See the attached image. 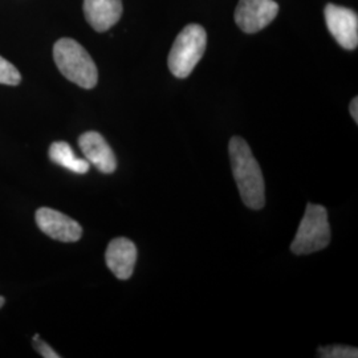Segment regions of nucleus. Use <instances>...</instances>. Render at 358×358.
<instances>
[{"label": "nucleus", "instance_id": "f257e3e1", "mask_svg": "<svg viewBox=\"0 0 358 358\" xmlns=\"http://www.w3.org/2000/svg\"><path fill=\"white\" fill-rule=\"evenodd\" d=\"M229 152L232 174L244 205L252 210L263 208L266 205V185L251 148L242 137H232Z\"/></svg>", "mask_w": 358, "mask_h": 358}, {"label": "nucleus", "instance_id": "f03ea898", "mask_svg": "<svg viewBox=\"0 0 358 358\" xmlns=\"http://www.w3.org/2000/svg\"><path fill=\"white\" fill-rule=\"evenodd\" d=\"M53 59L62 75L84 90L97 85L99 72L87 50L73 38L57 40L53 45Z\"/></svg>", "mask_w": 358, "mask_h": 358}, {"label": "nucleus", "instance_id": "7ed1b4c3", "mask_svg": "<svg viewBox=\"0 0 358 358\" xmlns=\"http://www.w3.org/2000/svg\"><path fill=\"white\" fill-rule=\"evenodd\" d=\"M207 45V34L199 24L185 27L176 38L169 55V69L178 78L192 75L194 68L203 57Z\"/></svg>", "mask_w": 358, "mask_h": 358}, {"label": "nucleus", "instance_id": "20e7f679", "mask_svg": "<svg viewBox=\"0 0 358 358\" xmlns=\"http://www.w3.org/2000/svg\"><path fill=\"white\" fill-rule=\"evenodd\" d=\"M329 243L331 226L327 208L309 203L291 244V251L294 255H308L324 250Z\"/></svg>", "mask_w": 358, "mask_h": 358}, {"label": "nucleus", "instance_id": "39448f33", "mask_svg": "<svg viewBox=\"0 0 358 358\" xmlns=\"http://www.w3.org/2000/svg\"><path fill=\"white\" fill-rule=\"evenodd\" d=\"M279 13L275 0H239L235 22L245 34H256L269 26Z\"/></svg>", "mask_w": 358, "mask_h": 358}, {"label": "nucleus", "instance_id": "423d86ee", "mask_svg": "<svg viewBox=\"0 0 358 358\" xmlns=\"http://www.w3.org/2000/svg\"><path fill=\"white\" fill-rule=\"evenodd\" d=\"M325 22L336 41L348 51L358 45V15L350 8L328 4L325 7Z\"/></svg>", "mask_w": 358, "mask_h": 358}, {"label": "nucleus", "instance_id": "0eeeda50", "mask_svg": "<svg viewBox=\"0 0 358 358\" xmlns=\"http://www.w3.org/2000/svg\"><path fill=\"white\" fill-rule=\"evenodd\" d=\"M35 219L40 231H43L47 236L55 241L64 243H75L81 239V226L76 220L57 210L41 207L36 211Z\"/></svg>", "mask_w": 358, "mask_h": 358}, {"label": "nucleus", "instance_id": "6e6552de", "mask_svg": "<svg viewBox=\"0 0 358 358\" xmlns=\"http://www.w3.org/2000/svg\"><path fill=\"white\" fill-rule=\"evenodd\" d=\"M78 146L85 159L92 164L96 169H99L103 174H112L117 169V158L105 141L103 136L97 131H87L80 136Z\"/></svg>", "mask_w": 358, "mask_h": 358}, {"label": "nucleus", "instance_id": "1a4fd4ad", "mask_svg": "<svg viewBox=\"0 0 358 358\" xmlns=\"http://www.w3.org/2000/svg\"><path fill=\"white\" fill-rule=\"evenodd\" d=\"M105 262L117 279L128 280L137 262L136 244L127 238H115L106 248Z\"/></svg>", "mask_w": 358, "mask_h": 358}, {"label": "nucleus", "instance_id": "9d476101", "mask_svg": "<svg viewBox=\"0 0 358 358\" xmlns=\"http://www.w3.org/2000/svg\"><path fill=\"white\" fill-rule=\"evenodd\" d=\"M84 15L90 27L105 32L117 24L122 16L121 0H84Z\"/></svg>", "mask_w": 358, "mask_h": 358}, {"label": "nucleus", "instance_id": "9b49d317", "mask_svg": "<svg viewBox=\"0 0 358 358\" xmlns=\"http://www.w3.org/2000/svg\"><path fill=\"white\" fill-rule=\"evenodd\" d=\"M50 159L53 164L64 167L76 174H87L90 171V164L87 159L76 157L69 143L64 141L53 142L50 146Z\"/></svg>", "mask_w": 358, "mask_h": 358}, {"label": "nucleus", "instance_id": "f8f14e48", "mask_svg": "<svg viewBox=\"0 0 358 358\" xmlns=\"http://www.w3.org/2000/svg\"><path fill=\"white\" fill-rule=\"evenodd\" d=\"M22 81L20 72L8 60L0 56V84L16 87Z\"/></svg>", "mask_w": 358, "mask_h": 358}, {"label": "nucleus", "instance_id": "ddd939ff", "mask_svg": "<svg viewBox=\"0 0 358 358\" xmlns=\"http://www.w3.org/2000/svg\"><path fill=\"white\" fill-rule=\"evenodd\" d=\"M321 357L329 358H356L358 350L356 348L344 345L325 346L319 349Z\"/></svg>", "mask_w": 358, "mask_h": 358}, {"label": "nucleus", "instance_id": "4468645a", "mask_svg": "<svg viewBox=\"0 0 358 358\" xmlns=\"http://www.w3.org/2000/svg\"><path fill=\"white\" fill-rule=\"evenodd\" d=\"M34 345L36 348L40 356L44 358H59L60 356L52 349L51 346L48 345L47 343L38 340V334H35L34 337Z\"/></svg>", "mask_w": 358, "mask_h": 358}, {"label": "nucleus", "instance_id": "2eb2a0df", "mask_svg": "<svg viewBox=\"0 0 358 358\" xmlns=\"http://www.w3.org/2000/svg\"><path fill=\"white\" fill-rule=\"evenodd\" d=\"M349 112H350V115H352V118L355 120V122L358 124V99L357 97H355L353 100H352V103H350V106H349Z\"/></svg>", "mask_w": 358, "mask_h": 358}, {"label": "nucleus", "instance_id": "dca6fc26", "mask_svg": "<svg viewBox=\"0 0 358 358\" xmlns=\"http://www.w3.org/2000/svg\"><path fill=\"white\" fill-rule=\"evenodd\" d=\"M4 303H6V299L3 296H0V308L4 306Z\"/></svg>", "mask_w": 358, "mask_h": 358}]
</instances>
